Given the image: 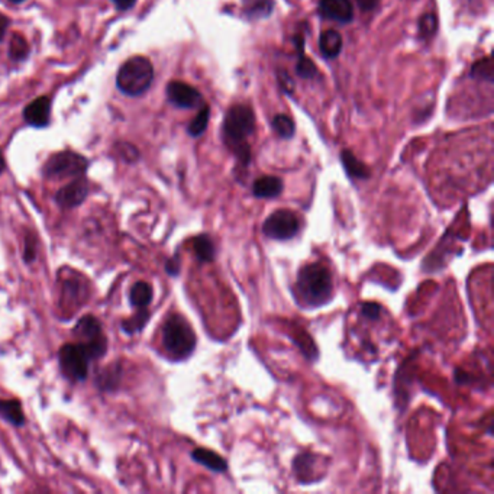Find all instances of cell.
Masks as SVG:
<instances>
[{"mask_svg":"<svg viewBox=\"0 0 494 494\" xmlns=\"http://www.w3.org/2000/svg\"><path fill=\"white\" fill-rule=\"evenodd\" d=\"M361 313H363L364 318H367L370 321H377L380 318L382 307L377 303L367 302V303L361 305Z\"/></svg>","mask_w":494,"mask_h":494,"instance_id":"30","label":"cell"},{"mask_svg":"<svg viewBox=\"0 0 494 494\" xmlns=\"http://www.w3.org/2000/svg\"><path fill=\"white\" fill-rule=\"evenodd\" d=\"M341 161L348 174V177L354 180H367L370 177L368 167L361 163L357 157H355L349 150H344L341 152Z\"/></svg>","mask_w":494,"mask_h":494,"instance_id":"17","label":"cell"},{"mask_svg":"<svg viewBox=\"0 0 494 494\" xmlns=\"http://www.w3.org/2000/svg\"><path fill=\"white\" fill-rule=\"evenodd\" d=\"M319 50H321L322 55L325 58H328V60H333V58H337L342 51L341 34L333 31V29L324 31L319 36Z\"/></svg>","mask_w":494,"mask_h":494,"instance_id":"15","label":"cell"},{"mask_svg":"<svg viewBox=\"0 0 494 494\" xmlns=\"http://www.w3.org/2000/svg\"><path fill=\"white\" fill-rule=\"evenodd\" d=\"M437 29H438L437 16H435L433 13H425L421 17V21H419V34H421V36L425 38V39L432 38L435 35V32H437Z\"/></svg>","mask_w":494,"mask_h":494,"instance_id":"28","label":"cell"},{"mask_svg":"<svg viewBox=\"0 0 494 494\" xmlns=\"http://www.w3.org/2000/svg\"><path fill=\"white\" fill-rule=\"evenodd\" d=\"M74 335L90 360L101 358L108 349V340L103 333V328L94 316L86 314L77 322L74 328Z\"/></svg>","mask_w":494,"mask_h":494,"instance_id":"6","label":"cell"},{"mask_svg":"<svg viewBox=\"0 0 494 494\" xmlns=\"http://www.w3.org/2000/svg\"><path fill=\"white\" fill-rule=\"evenodd\" d=\"M58 360L68 380L82 382L87 377L90 357L80 344H66L58 352Z\"/></svg>","mask_w":494,"mask_h":494,"instance_id":"8","label":"cell"},{"mask_svg":"<svg viewBox=\"0 0 494 494\" xmlns=\"http://www.w3.org/2000/svg\"><path fill=\"white\" fill-rule=\"evenodd\" d=\"M296 290L300 302L307 307H321L332 299L333 284L329 268L322 263L303 266L298 273Z\"/></svg>","mask_w":494,"mask_h":494,"instance_id":"1","label":"cell"},{"mask_svg":"<svg viewBox=\"0 0 494 494\" xmlns=\"http://www.w3.org/2000/svg\"><path fill=\"white\" fill-rule=\"evenodd\" d=\"M8 27H9V19L5 15L0 13V41L5 38Z\"/></svg>","mask_w":494,"mask_h":494,"instance_id":"35","label":"cell"},{"mask_svg":"<svg viewBox=\"0 0 494 494\" xmlns=\"http://www.w3.org/2000/svg\"><path fill=\"white\" fill-rule=\"evenodd\" d=\"M117 151H119L126 161H133L138 158V151L129 144H117Z\"/></svg>","mask_w":494,"mask_h":494,"instance_id":"31","label":"cell"},{"mask_svg":"<svg viewBox=\"0 0 494 494\" xmlns=\"http://www.w3.org/2000/svg\"><path fill=\"white\" fill-rule=\"evenodd\" d=\"M196 333L182 314H170L163 328V347L174 361L189 358L196 349Z\"/></svg>","mask_w":494,"mask_h":494,"instance_id":"3","label":"cell"},{"mask_svg":"<svg viewBox=\"0 0 494 494\" xmlns=\"http://www.w3.org/2000/svg\"><path fill=\"white\" fill-rule=\"evenodd\" d=\"M0 416L10 425L22 426L25 423V414L19 400H0Z\"/></svg>","mask_w":494,"mask_h":494,"instance_id":"19","label":"cell"},{"mask_svg":"<svg viewBox=\"0 0 494 494\" xmlns=\"http://www.w3.org/2000/svg\"><path fill=\"white\" fill-rule=\"evenodd\" d=\"M191 458L215 472H225L228 470V464L225 463V460L210 449L197 448L191 452Z\"/></svg>","mask_w":494,"mask_h":494,"instance_id":"16","label":"cell"},{"mask_svg":"<svg viewBox=\"0 0 494 494\" xmlns=\"http://www.w3.org/2000/svg\"><path fill=\"white\" fill-rule=\"evenodd\" d=\"M148 319H150V312L147 310V307H141L135 316H132L131 319H126L122 324V329L129 335H132L135 332H140L147 325Z\"/></svg>","mask_w":494,"mask_h":494,"instance_id":"24","label":"cell"},{"mask_svg":"<svg viewBox=\"0 0 494 494\" xmlns=\"http://www.w3.org/2000/svg\"><path fill=\"white\" fill-rule=\"evenodd\" d=\"M129 299H131V305L133 307H138V309H141V307H147L151 300H152V289L148 283L145 282H138L132 286L131 289V294H129Z\"/></svg>","mask_w":494,"mask_h":494,"instance_id":"21","label":"cell"},{"mask_svg":"<svg viewBox=\"0 0 494 494\" xmlns=\"http://www.w3.org/2000/svg\"><path fill=\"white\" fill-rule=\"evenodd\" d=\"M319 457L312 452H303L293 461V471L300 483H313L322 476L319 472Z\"/></svg>","mask_w":494,"mask_h":494,"instance_id":"11","label":"cell"},{"mask_svg":"<svg viewBox=\"0 0 494 494\" xmlns=\"http://www.w3.org/2000/svg\"><path fill=\"white\" fill-rule=\"evenodd\" d=\"M5 167H6V163H5V157H3V152L2 150H0V174H2L5 171Z\"/></svg>","mask_w":494,"mask_h":494,"instance_id":"36","label":"cell"},{"mask_svg":"<svg viewBox=\"0 0 494 494\" xmlns=\"http://www.w3.org/2000/svg\"><path fill=\"white\" fill-rule=\"evenodd\" d=\"M167 96H168V101L174 106L183 108V109L196 108L202 102V94L197 92L194 87H191L190 85L183 83V82L168 83Z\"/></svg>","mask_w":494,"mask_h":494,"instance_id":"9","label":"cell"},{"mask_svg":"<svg viewBox=\"0 0 494 494\" xmlns=\"http://www.w3.org/2000/svg\"><path fill=\"white\" fill-rule=\"evenodd\" d=\"M255 113L247 105L232 106L224 119V138L242 166H248L251 160V148L247 138L254 133Z\"/></svg>","mask_w":494,"mask_h":494,"instance_id":"2","label":"cell"},{"mask_svg":"<svg viewBox=\"0 0 494 494\" xmlns=\"http://www.w3.org/2000/svg\"><path fill=\"white\" fill-rule=\"evenodd\" d=\"M493 74H494V66H493L491 58H484V60L477 61L471 68V75L479 78V80H487V82L493 83V80H494Z\"/></svg>","mask_w":494,"mask_h":494,"instance_id":"26","label":"cell"},{"mask_svg":"<svg viewBox=\"0 0 494 494\" xmlns=\"http://www.w3.org/2000/svg\"><path fill=\"white\" fill-rule=\"evenodd\" d=\"M51 101L47 96L38 97L31 102L24 110V119L28 125L35 128H44L50 124Z\"/></svg>","mask_w":494,"mask_h":494,"instance_id":"13","label":"cell"},{"mask_svg":"<svg viewBox=\"0 0 494 494\" xmlns=\"http://www.w3.org/2000/svg\"><path fill=\"white\" fill-rule=\"evenodd\" d=\"M283 191V182L279 177L264 175L256 179L252 184V194L259 199H273Z\"/></svg>","mask_w":494,"mask_h":494,"instance_id":"14","label":"cell"},{"mask_svg":"<svg viewBox=\"0 0 494 494\" xmlns=\"http://www.w3.org/2000/svg\"><path fill=\"white\" fill-rule=\"evenodd\" d=\"M296 73H298L302 78H313L318 75V68H316L314 63L310 60V58L305 57L303 52L299 54V60L298 64H296Z\"/></svg>","mask_w":494,"mask_h":494,"instance_id":"27","label":"cell"},{"mask_svg":"<svg viewBox=\"0 0 494 494\" xmlns=\"http://www.w3.org/2000/svg\"><path fill=\"white\" fill-rule=\"evenodd\" d=\"M87 194H89V183L85 179H82V177H78L77 180L71 182L70 184L57 191L55 202L61 208L71 209L82 205L86 201Z\"/></svg>","mask_w":494,"mask_h":494,"instance_id":"10","label":"cell"},{"mask_svg":"<svg viewBox=\"0 0 494 494\" xmlns=\"http://www.w3.org/2000/svg\"><path fill=\"white\" fill-rule=\"evenodd\" d=\"M319 13L330 21L348 24L354 19V6L351 0H319Z\"/></svg>","mask_w":494,"mask_h":494,"instance_id":"12","label":"cell"},{"mask_svg":"<svg viewBox=\"0 0 494 494\" xmlns=\"http://www.w3.org/2000/svg\"><path fill=\"white\" fill-rule=\"evenodd\" d=\"M193 248L197 260L202 263H210L215 259V244L209 235H199L193 240Z\"/></svg>","mask_w":494,"mask_h":494,"instance_id":"20","label":"cell"},{"mask_svg":"<svg viewBox=\"0 0 494 494\" xmlns=\"http://www.w3.org/2000/svg\"><path fill=\"white\" fill-rule=\"evenodd\" d=\"M300 231L299 216L291 210L280 209L273 212L263 224V233L270 240L289 241Z\"/></svg>","mask_w":494,"mask_h":494,"instance_id":"7","label":"cell"},{"mask_svg":"<svg viewBox=\"0 0 494 494\" xmlns=\"http://www.w3.org/2000/svg\"><path fill=\"white\" fill-rule=\"evenodd\" d=\"M209 116H210V109L208 106H203L201 112L196 115L194 119L190 122L189 133L191 136H201L209 125Z\"/></svg>","mask_w":494,"mask_h":494,"instance_id":"25","label":"cell"},{"mask_svg":"<svg viewBox=\"0 0 494 494\" xmlns=\"http://www.w3.org/2000/svg\"><path fill=\"white\" fill-rule=\"evenodd\" d=\"M379 3H380V0H357V5H358L360 9L364 10V12L374 10L375 8L379 6Z\"/></svg>","mask_w":494,"mask_h":494,"instance_id":"33","label":"cell"},{"mask_svg":"<svg viewBox=\"0 0 494 494\" xmlns=\"http://www.w3.org/2000/svg\"><path fill=\"white\" fill-rule=\"evenodd\" d=\"M112 2L115 3V6H116L117 9H121V10H126V9H129V8H132V6H133L135 0H112Z\"/></svg>","mask_w":494,"mask_h":494,"instance_id":"34","label":"cell"},{"mask_svg":"<svg viewBox=\"0 0 494 494\" xmlns=\"http://www.w3.org/2000/svg\"><path fill=\"white\" fill-rule=\"evenodd\" d=\"M154 80V67L145 57H132L125 61L116 75V85L128 96H141Z\"/></svg>","mask_w":494,"mask_h":494,"instance_id":"4","label":"cell"},{"mask_svg":"<svg viewBox=\"0 0 494 494\" xmlns=\"http://www.w3.org/2000/svg\"><path fill=\"white\" fill-rule=\"evenodd\" d=\"M117 371H119V368L110 365L108 370H105L101 375H99V384H101L102 388H112L116 386L117 379H119Z\"/></svg>","mask_w":494,"mask_h":494,"instance_id":"29","label":"cell"},{"mask_svg":"<svg viewBox=\"0 0 494 494\" xmlns=\"http://www.w3.org/2000/svg\"><path fill=\"white\" fill-rule=\"evenodd\" d=\"M244 13L251 21L268 17L274 9L273 0H242Z\"/></svg>","mask_w":494,"mask_h":494,"instance_id":"18","label":"cell"},{"mask_svg":"<svg viewBox=\"0 0 494 494\" xmlns=\"http://www.w3.org/2000/svg\"><path fill=\"white\" fill-rule=\"evenodd\" d=\"M166 270H167V273H168L170 275H173V277H174V275L179 274V271H180V260H179V255H174V256H173V259L167 263Z\"/></svg>","mask_w":494,"mask_h":494,"instance_id":"32","label":"cell"},{"mask_svg":"<svg viewBox=\"0 0 494 494\" xmlns=\"http://www.w3.org/2000/svg\"><path fill=\"white\" fill-rule=\"evenodd\" d=\"M273 129L275 131L280 138H284V140H289L296 132L294 128V122L291 121V117L287 115H275L273 119Z\"/></svg>","mask_w":494,"mask_h":494,"instance_id":"23","label":"cell"},{"mask_svg":"<svg viewBox=\"0 0 494 494\" xmlns=\"http://www.w3.org/2000/svg\"><path fill=\"white\" fill-rule=\"evenodd\" d=\"M29 55V45L21 34H15L9 44V58L12 61H22Z\"/></svg>","mask_w":494,"mask_h":494,"instance_id":"22","label":"cell"},{"mask_svg":"<svg viewBox=\"0 0 494 494\" xmlns=\"http://www.w3.org/2000/svg\"><path fill=\"white\" fill-rule=\"evenodd\" d=\"M10 2L12 3H22V2H25V0H10Z\"/></svg>","mask_w":494,"mask_h":494,"instance_id":"37","label":"cell"},{"mask_svg":"<svg viewBox=\"0 0 494 494\" xmlns=\"http://www.w3.org/2000/svg\"><path fill=\"white\" fill-rule=\"evenodd\" d=\"M87 166L89 161L83 155L73 151H63L48 158L43 173L48 179H74V177H82Z\"/></svg>","mask_w":494,"mask_h":494,"instance_id":"5","label":"cell"}]
</instances>
